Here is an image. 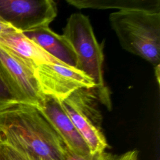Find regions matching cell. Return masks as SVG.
<instances>
[{
  "label": "cell",
  "instance_id": "6",
  "mask_svg": "<svg viewBox=\"0 0 160 160\" xmlns=\"http://www.w3.org/2000/svg\"><path fill=\"white\" fill-rule=\"evenodd\" d=\"M57 13L52 0H0V18L21 32L49 26Z\"/></svg>",
  "mask_w": 160,
  "mask_h": 160
},
{
  "label": "cell",
  "instance_id": "4",
  "mask_svg": "<svg viewBox=\"0 0 160 160\" xmlns=\"http://www.w3.org/2000/svg\"><path fill=\"white\" fill-rule=\"evenodd\" d=\"M96 88H82L60 101L63 109L85 141L91 154L104 152L108 147L102 129V116Z\"/></svg>",
  "mask_w": 160,
  "mask_h": 160
},
{
  "label": "cell",
  "instance_id": "11",
  "mask_svg": "<svg viewBox=\"0 0 160 160\" xmlns=\"http://www.w3.org/2000/svg\"><path fill=\"white\" fill-rule=\"evenodd\" d=\"M78 9H145L160 11L159 0H67Z\"/></svg>",
  "mask_w": 160,
  "mask_h": 160
},
{
  "label": "cell",
  "instance_id": "17",
  "mask_svg": "<svg viewBox=\"0 0 160 160\" xmlns=\"http://www.w3.org/2000/svg\"><path fill=\"white\" fill-rule=\"evenodd\" d=\"M0 160H7L6 159V158L4 157V154H3V153L1 151V148H0Z\"/></svg>",
  "mask_w": 160,
  "mask_h": 160
},
{
  "label": "cell",
  "instance_id": "2",
  "mask_svg": "<svg viewBox=\"0 0 160 160\" xmlns=\"http://www.w3.org/2000/svg\"><path fill=\"white\" fill-rule=\"evenodd\" d=\"M109 20L124 50L154 67L160 65V11L118 10L109 14Z\"/></svg>",
  "mask_w": 160,
  "mask_h": 160
},
{
  "label": "cell",
  "instance_id": "3",
  "mask_svg": "<svg viewBox=\"0 0 160 160\" xmlns=\"http://www.w3.org/2000/svg\"><path fill=\"white\" fill-rule=\"evenodd\" d=\"M62 35L75 51L76 69L92 79L100 101L110 107L109 92L103 78V48L96 39L88 17L81 13L72 14L67 19Z\"/></svg>",
  "mask_w": 160,
  "mask_h": 160
},
{
  "label": "cell",
  "instance_id": "7",
  "mask_svg": "<svg viewBox=\"0 0 160 160\" xmlns=\"http://www.w3.org/2000/svg\"><path fill=\"white\" fill-rule=\"evenodd\" d=\"M34 72L42 94L59 101L78 89L95 88L92 79L84 72L61 64H42L35 68Z\"/></svg>",
  "mask_w": 160,
  "mask_h": 160
},
{
  "label": "cell",
  "instance_id": "15",
  "mask_svg": "<svg viewBox=\"0 0 160 160\" xmlns=\"http://www.w3.org/2000/svg\"><path fill=\"white\" fill-rule=\"evenodd\" d=\"M14 29V28L8 23L0 20V33Z\"/></svg>",
  "mask_w": 160,
  "mask_h": 160
},
{
  "label": "cell",
  "instance_id": "13",
  "mask_svg": "<svg viewBox=\"0 0 160 160\" xmlns=\"http://www.w3.org/2000/svg\"><path fill=\"white\" fill-rule=\"evenodd\" d=\"M0 148L7 160H42L38 156L18 150L0 138Z\"/></svg>",
  "mask_w": 160,
  "mask_h": 160
},
{
  "label": "cell",
  "instance_id": "18",
  "mask_svg": "<svg viewBox=\"0 0 160 160\" xmlns=\"http://www.w3.org/2000/svg\"><path fill=\"white\" fill-rule=\"evenodd\" d=\"M0 20H1V21H2V20L1 19V18H0ZM4 22H5V21H4Z\"/></svg>",
  "mask_w": 160,
  "mask_h": 160
},
{
  "label": "cell",
  "instance_id": "5",
  "mask_svg": "<svg viewBox=\"0 0 160 160\" xmlns=\"http://www.w3.org/2000/svg\"><path fill=\"white\" fill-rule=\"evenodd\" d=\"M35 68L0 46V81L16 102L38 106L44 98Z\"/></svg>",
  "mask_w": 160,
  "mask_h": 160
},
{
  "label": "cell",
  "instance_id": "12",
  "mask_svg": "<svg viewBox=\"0 0 160 160\" xmlns=\"http://www.w3.org/2000/svg\"><path fill=\"white\" fill-rule=\"evenodd\" d=\"M66 160H139V151L136 149L128 151L120 154H114L106 151L86 156L76 155L67 150Z\"/></svg>",
  "mask_w": 160,
  "mask_h": 160
},
{
  "label": "cell",
  "instance_id": "8",
  "mask_svg": "<svg viewBox=\"0 0 160 160\" xmlns=\"http://www.w3.org/2000/svg\"><path fill=\"white\" fill-rule=\"evenodd\" d=\"M61 138L66 148L72 153L86 156L89 150L74 125L58 99L44 96L36 106Z\"/></svg>",
  "mask_w": 160,
  "mask_h": 160
},
{
  "label": "cell",
  "instance_id": "9",
  "mask_svg": "<svg viewBox=\"0 0 160 160\" xmlns=\"http://www.w3.org/2000/svg\"><path fill=\"white\" fill-rule=\"evenodd\" d=\"M0 46L34 68L45 63H57L66 66L46 52L23 32L14 29L0 33Z\"/></svg>",
  "mask_w": 160,
  "mask_h": 160
},
{
  "label": "cell",
  "instance_id": "16",
  "mask_svg": "<svg viewBox=\"0 0 160 160\" xmlns=\"http://www.w3.org/2000/svg\"><path fill=\"white\" fill-rule=\"evenodd\" d=\"M159 66H157L156 67H154L155 68V75L156 76V78H157V81H158V84H159Z\"/></svg>",
  "mask_w": 160,
  "mask_h": 160
},
{
  "label": "cell",
  "instance_id": "10",
  "mask_svg": "<svg viewBox=\"0 0 160 160\" xmlns=\"http://www.w3.org/2000/svg\"><path fill=\"white\" fill-rule=\"evenodd\" d=\"M23 33L61 62L68 67L76 68L78 59L75 51L62 35L54 32L49 26Z\"/></svg>",
  "mask_w": 160,
  "mask_h": 160
},
{
  "label": "cell",
  "instance_id": "1",
  "mask_svg": "<svg viewBox=\"0 0 160 160\" xmlns=\"http://www.w3.org/2000/svg\"><path fill=\"white\" fill-rule=\"evenodd\" d=\"M0 138L42 160H66L68 148L36 106L15 102L0 109Z\"/></svg>",
  "mask_w": 160,
  "mask_h": 160
},
{
  "label": "cell",
  "instance_id": "14",
  "mask_svg": "<svg viewBox=\"0 0 160 160\" xmlns=\"http://www.w3.org/2000/svg\"><path fill=\"white\" fill-rule=\"evenodd\" d=\"M16 102L0 81V109Z\"/></svg>",
  "mask_w": 160,
  "mask_h": 160
}]
</instances>
